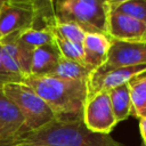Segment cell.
Segmentation results:
<instances>
[{
    "label": "cell",
    "instance_id": "1",
    "mask_svg": "<svg viewBox=\"0 0 146 146\" xmlns=\"http://www.w3.org/2000/svg\"><path fill=\"white\" fill-rule=\"evenodd\" d=\"M125 146L110 135L90 131L82 117H57L44 127L23 133L16 146Z\"/></svg>",
    "mask_w": 146,
    "mask_h": 146
},
{
    "label": "cell",
    "instance_id": "2",
    "mask_svg": "<svg viewBox=\"0 0 146 146\" xmlns=\"http://www.w3.org/2000/svg\"><path fill=\"white\" fill-rule=\"evenodd\" d=\"M23 83L35 91L57 117H82L83 105L87 99V80L29 76Z\"/></svg>",
    "mask_w": 146,
    "mask_h": 146
},
{
    "label": "cell",
    "instance_id": "3",
    "mask_svg": "<svg viewBox=\"0 0 146 146\" xmlns=\"http://www.w3.org/2000/svg\"><path fill=\"white\" fill-rule=\"evenodd\" d=\"M57 22L74 23L86 33L107 35L108 5L105 0H60L54 2Z\"/></svg>",
    "mask_w": 146,
    "mask_h": 146
},
{
    "label": "cell",
    "instance_id": "4",
    "mask_svg": "<svg viewBox=\"0 0 146 146\" xmlns=\"http://www.w3.org/2000/svg\"><path fill=\"white\" fill-rule=\"evenodd\" d=\"M5 95L18 107L27 131L38 130L57 119L47 103L23 82L8 83L2 87Z\"/></svg>",
    "mask_w": 146,
    "mask_h": 146
},
{
    "label": "cell",
    "instance_id": "5",
    "mask_svg": "<svg viewBox=\"0 0 146 146\" xmlns=\"http://www.w3.org/2000/svg\"><path fill=\"white\" fill-rule=\"evenodd\" d=\"M35 18L36 1H0V41L10 34L21 33L32 29Z\"/></svg>",
    "mask_w": 146,
    "mask_h": 146
},
{
    "label": "cell",
    "instance_id": "6",
    "mask_svg": "<svg viewBox=\"0 0 146 146\" xmlns=\"http://www.w3.org/2000/svg\"><path fill=\"white\" fill-rule=\"evenodd\" d=\"M86 127L96 133L110 135L116 125L107 91H98L88 96L82 111Z\"/></svg>",
    "mask_w": 146,
    "mask_h": 146
},
{
    "label": "cell",
    "instance_id": "7",
    "mask_svg": "<svg viewBox=\"0 0 146 146\" xmlns=\"http://www.w3.org/2000/svg\"><path fill=\"white\" fill-rule=\"evenodd\" d=\"M0 42L3 67L19 82H23L30 76L33 49L19 41L18 33L10 34Z\"/></svg>",
    "mask_w": 146,
    "mask_h": 146
},
{
    "label": "cell",
    "instance_id": "8",
    "mask_svg": "<svg viewBox=\"0 0 146 146\" xmlns=\"http://www.w3.org/2000/svg\"><path fill=\"white\" fill-rule=\"evenodd\" d=\"M146 64V41H119L111 39V47L107 59L96 73H105L107 71Z\"/></svg>",
    "mask_w": 146,
    "mask_h": 146
},
{
    "label": "cell",
    "instance_id": "9",
    "mask_svg": "<svg viewBox=\"0 0 146 146\" xmlns=\"http://www.w3.org/2000/svg\"><path fill=\"white\" fill-rule=\"evenodd\" d=\"M146 73V64L117 67L105 73L91 72L87 79V97L98 91H110Z\"/></svg>",
    "mask_w": 146,
    "mask_h": 146
},
{
    "label": "cell",
    "instance_id": "10",
    "mask_svg": "<svg viewBox=\"0 0 146 146\" xmlns=\"http://www.w3.org/2000/svg\"><path fill=\"white\" fill-rule=\"evenodd\" d=\"M107 35L119 41H146V24L108 9Z\"/></svg>",
    "mask_w": 146,
    "mask_h": 146
},
{
    "label": "cell",
    "instance_id": "11",
    "mask_svg": "<svg viewBox=\"0 0 146 146\" xmlns=\"http://www.w3.org/2000/svg\"><path fill=\"white\" fill-rule=\"evenodd\" d=\"M111 47V39L102 33H87L83 42V64L94 72L99 68L107 59L108 50Z\"/></svg>",
    "mask_w": 146,
    "mask_h": 146
},
{
    "label": "cell",
    "instance_id": "12",
    "mask_svg": "<svg viewBox=\"0 0 146 146\" xmlns=\"http://www.w3.org/2000/svg\"><path fill=\"white\" fill-rule=\"evenodd\" d=\"M0 129L16 140L27 131L22 113L5 95L2 88H0Z\"/></svg>",
    "mask_w": 146,
    "mask_h": 146
},
{
    "label": "cell",
    "instance_id": "13",
    "mask_svg": "<svg viewBox=\"0 0 146 146\" xmlns=\"http://www.w3.org/2000/svg\"><path fill=\"white\" fill-rule=\"evenodd\" d=\"M60 55L55 44L36 47L32 51L30 76H49L55 70Z\"/></svg>",
    "mask_w": 146,
    "mask_h": 146
},
{
    "label": "cell",
    "instance_id": "14",
    "mask_svg": "<svg viewBox=\"0 0 146 146\" xmlns=\"http://www.w3.org/2000/svg\"><path fill=\"white\" fill-rule=\"evenodd\" d=\"M108 97L116 123L124 121L130 115H132V105H131L128 83L110 90Z\"/></svg>",
    "mask_w": 146,
    "mask_h": 146
},
{
    "label": "cell",
    "instance_id": "15",
    "mask_svg": "<svg viewBox=\"0 0 146 146\" xmlns=\"http://www.w3.org/2000/svg\"><path fill=\"white\" fill-rule=\"evenodd\" d=\"M90 73L91 71L88 70L83 64L63 58L60 56L55 70L49 76L64 80H87Z\"/></svg>",
    "mask_w": 146,
    "mask_h": 146
},
{
    "label": "cell",
    "instance_id": "16",
    "mask_svg": "<svg viewBox=\"0 0 146 146\" xmlns=\"http://www.w3.org/2000/svg\"><path fill=\"white\" fill-rule=\"evenodd\" d=\"M108 9L129 16L146 24V0H112L107 1Z\"/></svg>",
    "mask_w": 146,
    "mask_h": 146
},
{
    "label": "cell",
    "instance_id": "17",
    "mask_svg": "<svg viewBox=\"0 0 146 146\" xmlns=\"http://www.w3.org/2000/svg\"><path fill=\"white\" fill-rule=\"evenodd\" d=\"M132 115L138 117L146 111V75H140L128 82Z\"/></svg>",
    "mask_w": 146,
    "mask_h": 146
},
{
    "label": "cell",
    "instance_id": "18",
    "mask_svg": "<svg viewBox=\"0 0 146 146\" xmlns=\"http://www.w3.org/2000/svg\"><path fill=\"white\" fill-rule=\"evenodd\" d=\"M18 39L25 46L34 49L41 46L55 44L52 30L49 29H29L18 33Z\"/></svg>",
    "mask_w": 146,
    "mask_h": 146
},
{
    "label": "cell",
    "instance_id": "19",
    "mask_svg": "<svg viewBox=\"0 0 146 146\" xmlns=\"http://www.w3.org/2000/svg\"><path fill=\"white\" fill-rule=\"evenodd\" d=\"M52 33H54L55 46L58 49L59 55L63 58L74 60V62H79V63L83 64V48H82V44L68 41V40L62 38L60 35H58L57 33H55L54 31H52Z\"/></svg>",
    "mask_w": 146,
    "mask_h": 146
},
{
    "label": "cell",
    "instance_id": "20",
    "mask_svg": "<svg viewBox=\"0 0 146 146\" xmlns=\"http://www.w3.org/2000/svg\"><path fill=\"white\" fill-rule=\"evenodd\" d=\"M51 30L58 35H60L62 38L68 41H72L74 43H79V44H82L83 39L87 34L81 27H79L74 23H62L57 21Z\"/></svg>",
    "mask_w": 146,
    "mask_h": 146
},
{
    "label": "cell",
    "instance_id": "21",
    "mask_svg": "<svg viewBox=\"0 0 146 146\" xmlns=\"http://www.w3.org/2000/svg\"><path fill=\"white\" fill-rule=\"evenodd\" d=\"M18 82L19 81L15 76L9 74L3 67V64L1 60V42H0V88H2L5 84H8V83H18Z\"/></svg>",
    "mask_w": 146,
    "mask_h": 146
},
{
    "label": "cell",
    "instance_id": "22",
    "mask_svg": "<svg viewBox=\"0 0 146 146\" xmlns=\"http://www.w3.org/2000/svg\"><path fill=\"white\" fill-rule=\"evenodd\" d=\"M17 140L13 137H9L0 129V146H16Z\"/></svg>",
    "mask_w": 146,
    "mask_h": 146
},
{
    "label": "cell",
    "instance_id": "23",
    "mask_svg": "<svg viewBox=\"0 0 146 146\" xmlns=\"http://www.w3.org/2000/svg\"><path fill=\"white\" fill-rule=\"evenodd\" d=\"M138 120H139V131L143 139V144L146 146V116H140L138 117Z\"/></svg>",
    "mask_w": 146,
    "mask_h": 146
},
{
    "label": "cell",
    "instance_id": "24",
    "mask_svg": "<svg viewBox=\"0 0 146 146\" xmlns=\"http://www.w3.org/2000/svg\"><path fill=\"white\" fill-rule=\"evenodd\" d=\"M140 116H146V111H144V112H143V113H141V114H140L138 117H140Z\"/></svg>",
    "mask_w": 146,
    "mask_h": 146
},
{
    "label": "cell",
    "instance_id": "25",
    "mask_svg": "<svg viewBox=\"0 0 146 146\" xmlns=\"http://www.w3.org/2000/svg\"><path fill=\"white\" fill-rule=\"evenodd\" d=\"M18 146H36V145H18Z\"/></svg>",
    "mask_w": 146,
    "mask_h": 146
},
{
    "label": "cell",
    "instance_id": "26",
    "mask_svg": "<svg viewBox=\"0 0 146 146\" xmlns=\"http://www.w3.org/2000/svg\"><path fill=\"white\" fill-rule=\"evenodd\" d=\"M140 146H145V145H144V144H143V143H141V145H140Z\"/></svg>",
    "mask_w": 146,
    "mask_h": 146
}]
</instances>
